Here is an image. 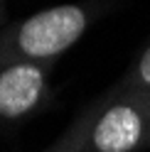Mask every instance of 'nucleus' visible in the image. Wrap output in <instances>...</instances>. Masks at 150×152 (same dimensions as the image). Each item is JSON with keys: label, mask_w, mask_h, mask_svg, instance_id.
<instances>
[{"label": "nucleus", "mask_w": 150, "mask_h": 152, "mask_svg": "<svg viewBox=\"0 0 150 152\" xmlns=\"http://www.w3.org/2000/svg\"><path fill=\"white\" fill-rule=\"evenodd\" d=\"M91 120V108H86L81 115L64 130V135L54 142L47 152H84V140H86V128Z\"/></svg>", "instance_id": "20e7f679"}, {"label": "nucleus", "mask_w": 150, "mask_h": 152, "mask_svg": "<svg viewBox=\"0 0 150 152\" xmlns=\"http://www.w3.org/2000/svg\"><path fill=\"white\" fill-rule=\"evenodd\" d=\"M116 86H118V88L150 91V44L140 52V56L133 61V66L126 71V76L116 83Z\"/></svg>", "instance_id": "39448f33"}, {"label": "nucleus", "mask_w": 150, "mask_h": 152, "mask_svg": "<svg viewBox=\"0 0 150 152\" xmlns=\"http://www.w3.org/2000/svg\"><path fill=\"white\" fill-rule=\"evenodd\" d=\"M5 3L7 0H0V30H3V20H5Z\"/></svg>", "instance_id": "423d86ee"}, {"label": "nucleus", "mask_w": 150, "mask_h": 152, "mask_svg": "<svg viewBox=\"0 0 150 152\" xmlns=\"http://www.w3.org/2000/svg\"><path fill=\"white\" fill-rule=\"evenodd\" d=\"M150 147V91L111 88L91 106L84 152H138Z\"/></svg>", "instance_id": "f03ea898"}, {"label": "nucleus", "mask_w": 150, "mask_h": 152, "mask_svg": "<svg viewBox=\"0 0 150 152\" xmlns=\"http://www.w3.org/2000/svg\"><path fill=\"white\" fill-rule=\"evenodd\" d=\"M54 64L0 61V128H12L37 115L52 96Z\"/></svg>", "instance_id": "7ed1b4c3"}, {"label": "nucleus", "mask_w": 150, "mask_h": 152, "mask_svg": "<svg viewBox=\"0 0 150 152\" xmlns=\"http://www.w3.org/2000/svg\"><path fill=\"white\" fill-rule=\"evenodd\" d=\"M101 12L96 0L67 3L40 10L0 30V61L54 64L76 44Z\"/></svg>", "instance_id": "f257e3e1"}]
</instances>
